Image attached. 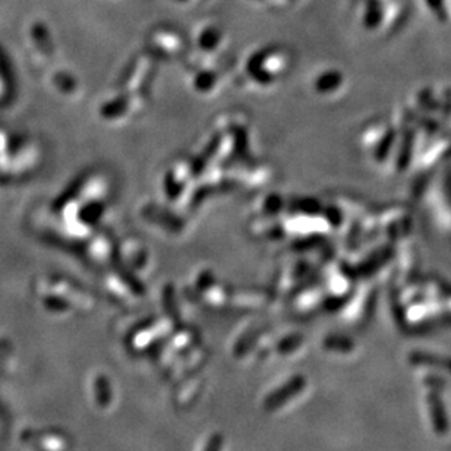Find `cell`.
<instances>
[{
    "mask_svg": "<svg viewBox=\"0 0 451 451\" xmlns=\"http://www.w3.org/2000/svg\"><path fill=\"white\" fill-rule=\"evenodd\" d=\"M382 19V10L377 0H371L366 8V15H365V25L368 28H375V26Z\"/></svg>",
    "mask_w": 451,
    "mask_h": 451,
    "instance_id": "1",
    "label": "cell"
},
{
    "mask_svg": "<svg viewBox=\"0 0 451 451\" xmlns=\"http://www.w3.org/2000/svg\"><path fill=\"white\" fill-rule=\"evenodd\" d=\"M412 147H414L412 135H406V138L403 139V147L399 153V160H397V167H399V170H405L407 167L410 154H412Z\"/></svg>",
    "mask_w": 451,
    "mask_h": 451,
    "instance_id": "2",
    "label": "cell"
},
{
    "mask_svg": "<svg viewBox=\"0 0 451 451\" xmlns=\"http://www.w3.org/2000/svg\"><path fill=\"white\" fill-rule=\"evenodd\" d=\"M393 141H394V134H393V130H390L389 134L382 138V141L377 145V148H375V158H377V160L382 162L384 158L389 155V151L391 148Z\"/></svg>",
    "mask_w": 451,
    "mask_h": 451,
    "instance_id": "3",
    "label": "cell"
},
{
    "mask_svg": "<svg viewBox=\"0 0 451 451\" xmlns=\"http://www.w3.org/2000/svg\"><path fill=\"white\" fill-rule=\"evenodd\" d=\"M427 3L431 8V10L435 13L436 18L441 21L447 19V10L444 6V0H427Z\"/></svg>",
    "mask_w": 451,
    "mask_h": 451,
    "instance_id": "4",
    "label": "cell"
}]
</instances>
